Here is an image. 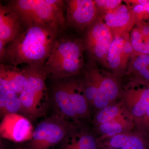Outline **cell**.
Segmentation results:
<instances>
[{
	"label": "cell",
	"mask_w": 149,
	"mask_h": 149,
	"mask_svg": "<svg viewBox=\"0 0 149 149\" xmlns=\"http://www.w3.org/2000/svg\"><path fill=\"white\" fill-rule=\"evenodd\" d=\"M133 52L149 54V24L137 23L130 32Z\"/></svg>",
	"instance_id": "cell-20"
},
{
	"label": "cell",
	"mask_w": 149,
	"mask_h": 149,
	"mask_svg": "<svg viewBox=\"0 0 149 149\" xmlns=\"http://www.w3.org/2000/svg\"><path fill=\"white\" fill-rule=\"evenodd\" d=\"M133 50L130 43V33L114 37L108 56V68L118 79L125 75L128 62Z\"/></svg>",
	"instance_id": "cell-11"
},
{
	"label": "cell",
	"mask_w": 149,
	"mask_h": 149,
	"mask_svg": "<svg viewBox=\"0 0 149 149\" xmlns=\"http://www.w3.org/2000/svg\"><path fill=\"white\" fill-rule=\"evenodd\" d=\"M66 138L63 141L62 149H99L97 139L93 136L81 133L76 134L72 127Z\"/></svg>",
	"instance_id": "cell-19"
},
{
	"label": "cell",
	"mask_w": 149,
	"mask_h": 149,
	"mask_svg": "<svg viewBox=\"0 0 149 149\" xmlns=\"http://www.w3.org/2000/svg\"><path fill=\"white\" fill-rule=\"evenodd\" d=\"M97 10V17L103 16L115 9L121 4L122 0H94Z\"/></svg>",
	"instance_id": "cell-22"
},
{
	"label": "cell",
	"mask_w": 149,
	"mask_h": 149,
	"mask_svg": "<svg viewBox=\"0 0 149 149\" xmlns=\"http://www.w3.org/2000/svg\"><path fill=\"white\" fill-rule=\"evenodd\" d=\"M53 80L49 96L54 112L71 120L74 125H80L90 118V105L82 78L75 76Z\"/></svg>",
	"instance_id": "cell-2"
},
{
	"label": "cell",
	"mask_w": 149,
	"mask_h": 149,
	"mask_svg": "<svg viewBox=\"0 0 149 149\" xmlns=\"http://www.w3.org/2000/svg\"><path fill=\"white\" fill-rule=\"evenodd\" d=\"M60 115L54 112L34 129L26 149H51L63 142L73 125Z\"/></svg>",
	"instance_id": "cell-7"
},
{
	"label": "cell",
	"mask_w": 149,
	"mask_h": 149,
	"mask_svg": "<svg viewBox=\"0 0 149 149\" xmlns=\"http://www.w3.org/2000/svg\"><path fill=\"white\" fill-rule=\"evenodd\" d=\"M45 63L26 65L22 68L27 83L19 95L21 103L20 114L30 121L45 115L50 104L46 85L49 74Z\"/></svg>",
	"instance_id": "cell-6"
},
{
	"label": "cell",
	"mask_w": 149,
	"mask_h": 149,
	"mask_svg": "<svg viewBox=\"0 0 149 149\" xmlns=\"http://www.w3.org/2000/svg\"><path fill=\"white\" fill-rule=\"evenodd\" d=\"M123 3L115 9L100 17L114 37L130 33L136 24L132 11Z\"/></svg>",
	"instance_id": "cell-13"
},
{
	"label": "cell",
	"mask_w": 149,
	"mask_h": 149,
	"mask_svg": "<svg viewBox=\"0 0 149 149\" xmlns=\"http://www.w3.org/2000/svg\"><path fill=\"white\" fill-rule=\"evenodd\" d=\"M60 29L33 24L6 46L3 63L18 66L45 63Z\"/></svg>",
	"instance_id": "cell-1"
},
{
	"label": "cell",
	"mask_w": 149,
	"mask_h": 149,
	"mask_svg": "<svg viewBox=\"0 0 149 149\" xmlns=\"http://www.w3.org/2000/svg\"><path fill=\"white\" fill-rule=\"evenodd\" d=\"M85 51L83 37H58L45 63L49 77L57 80L82 73Z\"/></svg>",
	"instance_id": "cell-3"
},
{
	"label": "cell",
	"mask_w": 149,
	"mask_h": 149,
	"mask_svg": "<svg viewBox=\"0 0 149 149\" xmlns=\"http://www.w3.org/2000/svg\"><path fill=\"white\" fill-rule=\"evenodd\" d=\"M97 126L102 135L100 139H97L98 143L116 135L133 131L135 123L133 118L128 112H126Z\"/></svg>",
	"instance_id": "cell-17"
},
{
	"label": "cell",
	"mask_w": 149,
	"mask_h": 149,
	"mask_svg": "<svg viewBox=\"0 0 149 149\" xmlns=\"http://www.w3.org/2000/svg\"><path fill=\"white\" fill-rule=\"evenodd\" d=\"M149 0H125L123 1L128 8L131 10L137 6L145 4Z\"/></svg>",
	"instance_id": "cell-25"
},
{
	"label": "cell",
	"mask_w": 149,
	"mask_h": 149,
	"mask_svg": "<svg viewBox=\"0 0 149 149\" xmlns=\"http://www.w3.org/2000/svg\"><path fill=\"white\" fill-rule=\"evenodd\" d=\"M34 130L31 121L20 113L7 115L0 122V137L15 143L30 141Z\"/></svg>",
	"instance_id": "cell-12"
},
{
	"label": "cell",
	"mask_w": 149,
	"mask_h": 149,
	"mask_svg": "<svg viewBox=\"0 0 149 149\" xmlns=\"http://www.w3.org/2000/svg\"><path fill=\"white\" fill-rule=\"evenodd\" d=\"M147 133L138 130L118 134L98 143L99 148L149 149V136Z\"/></svg>",
	"instance_id": "cell-14"
},
{
	"label": "cell",
	"mask_w": 149,
	"mask_h": 149,
	"mask_svg": "<svg viewBox=\"0 0 149 149\" xmlns=\"http://www.w3.org/2000/svg\"><path fill=\"white\" fill-rule=\"evenodd\" d=\"M6 6L26 28L33 24L54 26L62 31L66 28L65 1L12 0Z\"/></svg>",
	"instance_id": "cell-4"
},
{
	"label": "cell",
	"mask_w": 149,
	"mask_h": 149,
	"mask_svg": "<svg viewBox=\"0 0 149 149\" xmlns=\"http://www.w3.org/2000/svg\"><path fill=\"white\" fill-rule=\"evenodd\" d=\"M3 148V144L2 143V141H1V139H0V149H2Z\"/></svg>",
	"instance_id": "cell-27"
},
{
	"label": "cell",
	"mask_w": 149,
	"mask_h": 149,
	"mask_svg": "<svg viewBox=\"0 0 149 149\" xmlns=\"http://www.w3.org/2000/svg\"><path fill=\"white\" fill-rule=\"evenodd\" d=\"M21 103L18 94L8 91H0V122L5 116L20 113Z\"/></svg>",
	"instance_id": "cell-21"
},
{
	"label": "cell",
	"mask_w": 149,
	"mask_h": 149,
	"mask_svg": "<svg viewBox=\"0 0 149 149\" xmlns=\"http://www.w3.org/2000/svg\"><path fill=\"white\" fill-rule=\"evenodd\" d=\"M16 149H25V148H17Z\"/></svg>",
	"instance_id": "cell-29"
},
{
	"label": "cell",
	"mask_w": 149,
	"mask_h": 149,
	"mask_svg": "<svg viewBox=\"0 0 149 149\" xmlns=\"http://www.w3.org/2000/svg\"><path fill=\"white\" fill-rule=\"evenodd\" d=\"M125 75L128 80L149 84V54L133 52Z\"/></svg>",
	"instance_id": "cell-18"
},
{
	"label": "cell",
	"mask_w": 149,
	"mask_h": 149,
	"mask_svg": "<svg viewBox=\"0 0 149 149\" xmlns=\"http://www.w3.org/2000/svg\"><path fill=\"white\" fill-rule=\"evenodd\" d=\"M97 63L90 59L81 78L89 105L100 111L115 103L119 98L122 87L120 79L111 72L100 68Z\"/></svg>",
	"instance_id": "cell-5"
},
{
	"label": "cell",
	"mask_w": 149,
	"mask_h": 149,
	"mask_svg": "<svg viewBox=\"0 0 149 149\" xmlns=\"http://www.w3.org/2000/svg\"><path fill=\"white\" fill-rule=\"evenodd\" d=\"M6 45L0 40V63L2 62L5 54Z\"/></svg>",
	"instance_id": "cell-26"
},
{
	"label": "cell",
	"mask_w": 149,
	"mask_h": 149,
	"mask_svg": "<svg viewBox=\"0 0 149 149\" xmlns=\"http://www.w3.org/2000/svg\"><path fill=\"white\" fill-rule=\"evenodd\" d=\"M66 27L85 32L97 17L94 0L65 1Z\"/></svg>",
	"instance_id": "cell-10"
},
{
	"label": "cell",
	"mask_w": 149,
	"mask_h": 149,
	"mask_svg": "<svg viewBox=\"0 0 149 149\" xmlns=\"http://www.w3.org/2000/svg\"><path fill=\"white\" fill-rule=\"evenodd\" d=\"M136 19V24H149V0L146 3L130 10Z\"/></svg>",
	"instance_id": "cell-23"
},
{
	"label": "cell",
	"mask_w": 149,
	"mask_h": 149,
	"mask_svg": "<svg viewBox=\"0 0 149 149\" xmlns=\"http://www.w3.org/2000/svg\"><path fill=\"white\" fill-rule=\"evenodd\" d=\"M112 33L100 17L84 32L83 37L85 51L90 59L98 62L107 69V58L110 48L113 41Z\"/></svg>",
	"instance_id": "cell-8"
},
{
	"label": "cell",
	"mask_w": 149,
	"mask_h": 149,
	"mask_svg": "<svg viewBox=\"0 0 149 149\" xmlns=\"http://www.w3.org/2000/svg\"><path fill=\"white\" fill-rule=\"evenodd\" d=\"M99 149H118L113 148H99Z\"/></svg>",
	"instance_id": "cell-28"
},
{
	"label": "cell",
	"mask_w": 149,
	"mask_h": 149,
	"mask_svg": "<svg viewBox=\"0 0 149 149\" xmlns=\"http://www.w3.org/2000/svg\"><path fill=\"white\" fill-rule=\"evenodd\" d=\"M25 149H26V148H25Z\"/></svg>",
	"instance_id": "cell-30"
},
{
	"label": "cell",
	"mask_w": 149,
	"mask_h": 149,
	"mask_svg": "<svg viewBox=\"0 0 149 149\" xmlns=\"http://www.w3.org/2000/svg\"><path fill=\"white\" fill-rule=\"evenodd\" d=\"M27 83L22 68L0 63V91H11L19 95Z\"/></svg>",
	"instance_id": "cell-15"
},
{
	"label": "cell",
	"mask_w": 149,
	"mask_h": 149,
	"mask_svg": "<svg viewBox=\"0 0 149 149\" xmlns=\"http://www.w3.org/2000/svg\"><path fill=\"white\" fill-rule=\"evenodd\" d=\"M119 99L136 123L149 108V84L128 80L121 88Z\"/></svg>",
	"instance_id": "cell-9"
},
{
	"label": "cell",
	"mask_w": 149,
	"mask_h": 149,
	"mask_svg": "<svg viewBox=\"0 0 149 149\" xmlns=\"http://www.w3.org/2000/svg\"><path fill=\"white\" fill-rule=\"evenodd\" d=\"M135 127L138 130L146 133L149 130V107L143 117L136 122Z\"/></svg>",
	"instance_id": "cell-24"
},
{
	"label": "cell",
	"mask_w": 149,
	"mask_h": 149,
	"mask_svg": "<svg viewBox=\"0 0 149 149\" xmlns=\"http://www.w3.org/2000/svg\"><path fill=\"white\" fill-rule=\"evenodd\" d=\"M22 26L10 8L0 2V40L6 45L9 44L23 32Z\"/></svg>",
	"instance_id": "cell-16"
}]
</instances>
